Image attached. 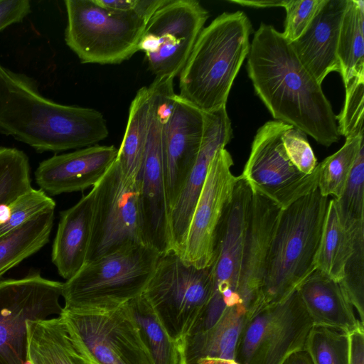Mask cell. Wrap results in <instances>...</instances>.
<instances>
[{"mask_svg":"<svg viewBox=\"0 0 364 364\" xmlns=\"http://www.w3.org/2000/svg\"><path fill=\"white\" fill-rule=\"evenodd\" d=\"M247 68L256 94L275 119L323 146L338 141L336 116L321 84L302 65L282 33L262 23L250 43Z\"/></svg>","mask_w":364,"mask_h":364,"instance_id":"obj_1","label":"cell"},{"mask_svg":"<svg viewBox=\"0 0 364 364\" xmlns=\"http://www.w3.org/2000/svg\"><path fill=\"white\" fill-rule=\"evenodd\" d=\"M0 133L39 153L94 146L109 134L99 111L53 102L41 95L34 79L1 63Z\"/></svg>","mask_w":364,"mask_h":364,"instance_id":"obj_2","label":"cell"},{"mask_svg":"<svg viewBox=\"0 0 364 364\" xmlns=\"http://www.w3.org/2000/svg\"><path fill=\"white\" fill-rule=\"evenodd\" d=\"M252 23L241 11L224 12L200 31L179 73L178 96L205 113L226 107L247 57Z\"/></svg>","mask_w":364,"mask_h":364,"instance_id":"obj_3","label":"cell"},{"mask_svg":"<svg viewBox=\"0 0 364 364\" xmlns=\"http://www.w3.org/2000/svg\"><path fill=\"white\" fill-rule=\"evenodd\" d=\"M328 203L317 188L281 209L268 250L258 310L287 299L316 269Z\"/></svg>","mask_w":364,"mask_h":364,"instance_id":"obj_4","label":"cell"},{"mask_svg":"<svg viewBox=\"0 0 364 364\" xmlns=\"http://www.w3.org/2000/svg\"><path fill=\"white\" fill-rule=\"evenodd\" d=\"M160 255L136 244L86 262L63 282V310H109L141 295Z\"/></svg>","mask_w":364,"mask_h":364,"instance_id":"obj_5","label":"cell"},{"mask_svg":"<svg viewBox=\"0 0 364 364\" xmlns=\"http://www.w3.org/2000/svg\"><path fill=\"white\" fill-rule=\"evenodd\" d=\"M213 287L212 264L198 268L171 251L159 256L142 294L179 346L200 321Z\"/></svg>","mask_w":364,"mask_h":364,"instance_id":"obj_6","label":"cell"},{"mask_svg":"<svg viewBox=\"0 0 364 364\" xmlns=\"http://www.w3.org/2000/svg\"><path fill=\"white\" fill-rule=\"evenodd\" d=\"M65 41L82 63L119 64L129 59L147 21L134 12L114 13L95 0H65Z\"/></svg>","mask_w":364,"mask_h":364,"instance_id":"obj_7","label":"cell"},{"mask_svg":"<svg viewBox=\"0 0 364 364\" xmlns=\"http://www.w3.org/2000/svg\"><path fill=\"white\" fill-rule=\"evenodd\" d=\"M313 326L296 289L246 318L235 360L239 364H284L294 353L304 350Z\"/></svg>","mask_w":364,"mask_h":364,"instance_id":"obj_8","label":"cell"},{"mask_svg":"<svg viewBox=\"0 0 364 364\" xmlns=\"http://www.w3.org/2000/svg\"><path fill=\"white\" fill-rule=\"evenodd\" d=\"M75 346L99 364H154L129 302L105 311H63Z\"/></svg>","mask_w":364,"mask_h":364,"instance_id":"obj_9","label":"cell"},{"mask_svg":"<svg viewBox=\"0 0 364 364\" xmlns=\"http://www.w3.org/2000/svg\"><path fill=\"white\" fill-rule=\"evenodd\" d=\"M252 195L248 184L239 176L218 230L212 264V296L196 332L209 328L228 308H245L240 284Z\"/></svg>","mask_w":364,"mask_h":364,"instance_id":"obj_10","label":"cell"},{"mask_svg":"<svg viewBox=\"0 0 364 364\" xmlns=\"http://www.w3.org/2000/svg\"><path fill=\"white\" fill-rule=\"evenodd\" d=\"M291 125L269 121L257 130L240 177L252 193L284 209L318 188V165L311 174L301 173L289 159L282 141Z\"/></svg>","mask_w":364,"mask_h":364,"instance_id":"obj_11","label":"cell"},{"mask_svg":"<svg viewBox=\"0 0 364 364\" xmlns=\"http://www.w3.org/2000/svg\"><path fill=\"white\" fill-rule=\"evenodd\" d=\"M63 284L38 273L0 281V364H26L28 322L62 314Z\"/></svg>","mask_w":364,"mask_h":364,"instance_id":"obj_12","label":"cell"},{"mask_svg":"<svg viewBox=\"0 0 364 364\" xmlns=\"http://www.w3.org/2000/svg\"><path fill=\"white\" fill-rule=\"evenodd\" d=\"M92 189V225L86 262L127 246L144 244L137 181H127L115 160Z\"/></svg>","mask_w":364,"mask_h":364,"instance_id":"obj_13","label":"cell"},{"mask_svg":"<svg viewBox=\"0 0 364 364\" xmlns=\"http://www.w3.org/2000/svg\"><path fill=\"white\" fill-rule=\"evenodd\" d=\"M208 16L196 0H170L151 16L138 50L155 77L179 75Z\"/></svg>","mask_w":364,"mask_h":364,"instance_id":"obj_14","label":"cell"},{"mask_svg":"<svg viewBox=\"0 0 364 364\" xmlns=\"http://www.w3.org/2000/svg\"><path fill=\"white\" fill-rule=\"evenodd\" d=\"M233 161L225 148L214 156L195 205L183 244L177 252L187 264L198 268L214 260L218 230L239 176L230 170Z\"/></svg>","mask_w":364,"mask_h":364,"instance_id":"obj_15","label":"cell"},{"mask_svg":"<svg viewBox=\"0 0 364 364\" xmlns=\"http://www.w3.org/2000/svg\"><path fill=\"white\" fill-rule=\"evenodd\" d=\"M146 144L137 178L141 231L144 245L160 255L174 251L163 160V127L150 92Z\"/></svg>","mask_w":364,"mask_h":364,"instance_id":"obj_16","label":"cell"},{"mask_svg":"<svg viewBox=\"0 0 364 364\" xmlns=\"http://www.w3.org/2000/svg\"><path fill=\"white\" fill-rule=\"evenodd\" d=\"M204 124L205 113L176 95L171 115L164 124L162 139L170 210L176 203L197 158Z\"/></svg>","mask_w":364,"mask_h":364,"instance_id":"obj_17","label":"cell"},{"mask_svg":"<svg viewBox=\"0 0 364 364\" xmlns=\"http://www.w3.org/2000/svg\"><path fill=\"white\" fill-rule=\"evenodd\" d=\"M113 145H94L55 154L41 161L35 171L40 189L48 196L82 191L93 187L115 161Z\"/></svg>","mask_w":364,"mask_h":364,"instance_id":"obj_18","label":"cell"},{"mask_svg":"<svg viewBox=\"0 0 364 364\" xmlns=\"http://www.w3.org/2000/svg\"><path fill=\"white\" fill-rule=\"evenodd\" d=\"M232 137L231 122L226 107L205 113L203 134L197 158L182 192L171 210V230L176 252L179 251L184 240L210 164L217 151L225 148Z\"/></svg>","mask_w":364,"mask_h":364,"instance_id":"obj_19","label":"cell"},{"mask_svg":"<svg viewBox=\"0 0 364 364\" xmlns=\"http://www.w3.org/2000/svg\"><path fill=\"white\" fill-rule=\"evenodd\" d=\"M280 211L269 200L252 193L240 284L247 316L259 309L268 250Z\"/></svg>","mask_w":364,"mask_h":364,"instance_id":"obj_20","label":"cell"},{"mask_svg":"<svg viewBox=\"0 0 364 364\" xmlns=\"http://www.w3.org/2000/svg\"><path fill=\"white\" fill-rule=\"evenodd\" d=\"M348 0H324L304 32L291 46L305 68L321 84L340 72L337 47Z\"/></svg>","mask_w":364,"mask_h":364,"instance_id":"obj_21","label":"cell"},{"mask_svg":"<svg viewBox=\"0 0 364 364\" xmlns=\"http://www.w3.org/2000/svg\"><path fill=\"white\" fill-rule=\"evenodd\" d=\"M94 192L60 213L52 248V262L65 280L72 278L86 262L90 246Z\"/></svg>","mask_w":364,"mask_h":364,"instance_id":"obj_22","label":"cell"},{"mask_svg":"<svg viewBox=\"0 0 364 364\" xmlns=\"http://www.w3.org/2000/svg\"><path fill=\"white\" fill-rule=\"evenodd\" d=\"M297 291L314 326L348 333L362 323L339 283L321 271H314Z\"/></svg>","mask_w":364,"mask_h":364,"instance_id":"obj_23","label":"cell"},{"mask_svg":"<svg viewBox=\"0 0 364 364\" xmlns=\"http://www.w3.org/2000/svg\"><path fill=\"white\" fill-rule=\"evenodd\" d=\"M247 316L242 306L228 308L209 328L188 336L179 344L180 364H190L205 357L235 359Z\"/></svg>","mask_w":364,"mask_h":364,"instance_id":"obj_24","label":"cell"},{"mask_svg":"<svg viewBox=\"0 0 364 364\" xmlns=\"http://www.w3.org/2000/svg\"><path fill=\"white\" fill-rule=\"evenodd\" d=\"M26 364H87L62 318L28 322Z\"/></svg>","mask_w":364,"mask_h":364,"instance_id":"obj_25","label":"cell"},{"mask_svg":"<svg viewBox=\"0 0 364 364\" xmlns=\"http://www.w3.org/2000/svg\"><path fill=\"white\" fill-rule=\"evenodd\" d=\"M150 114V93L142 87L132 100L125 132L116 161L127 181H136L141 170L146 144Z\"/></svg>","mask_w":364,"mask_h":364,"instance_id":"obj_26","label":"cell"},{"mask_svg":"<svg viewBox=\"0 0 364 364\" xmlns=\"http://www.w3.org/2000/svg\"><path fill=\"white\" fill-rule=\"evenodd\" d=\"M337 57L345 87L364 78V1L348 0L340 27Z\"/></svg>","mask_w":364,"mask_h":364,"instance_id":"obj_27","label":"cell"},{"mask_svg":"<svg viewBox=\"0 0 364 364\" xmlns=\"http://www.w3.org/2000/svg\"><path fill=\"white\" fill-rule=\"evenodd\" d=\"M358 228L353 232L346 230L340 222L334 199L330 200L316 256V269L339 282L343 277L346 264L353 252L355 235Z\"/></svg>","mask_w":364,"mask_h":364,"instance_id":"obj_28","label":"cell"},{"mask_svg":"<svg viewBox=\"0 0 364 364\" xmlns=\"http://www.w3.org/2000/svg\"><path fill=\"white\" fill-rule=\"evenodd\" d=\"M54 210H46L0 237V279L48 243L54 221Z\"/></svg>","mask_w":364,"mask_h":364,"instance_id":"obj_29","label":"cell"},{"mask_svg":"<svg viewBox=\"0 0 364 364\" xmlns=\"http://www.w3.org/2000/svg\"><path fill=\"white\" fill-rule=\"evenodd\" d=\"M129 304L154 364H180L178 343L169 336L143 294Z\"/></svg>","mask_w":364,"mask_h":364,"instance_id":"obj_30","label":"cell"},{"mask_svg":"<svg viewBox=\"0 0 364 364\" xmlns=\"http://www.w3.org/2000/svg\"><path fill=\"white\" fill-rule=\"evenodd\" d=\"M363 134L346 139L343 146L318 164V190L326 197L342 194L362 144Z\"/></svg>","mask_w":364,"mask_h":364,"instance_id":"obj_31","label":"cell"},{"mask_svg":"<svg viewBox=\"0 0 364 364\" xmlns=\"http://www.w3.org/2000/svg\"><path fill=\"white\" fill-rule=\"evenodd\" d=\"M333 199L346 230L353 232L364 225V144L360 147L342 194Z\"/></svg>","mask_w":364,"mask_h":364,"instance_id":"obj_32","label":"cell"},{"mask_svg":"<svg viewBox=\"0 0 364 364\" xmlns=\"http://www.w3.org/2000/svg\"><path fill=\"white\" fill-rule=\"evenodd\" d=\"M31 188L27 155L16 148L0 146V207Z\"/></svg>","mask_w":364,"mask_h":364,"instance_id":"obj_33","label":"cell"},{"mask_svg":"<svg viewBox=\"0 0 364 364\" xmlns=\"http://www.w3.org/2000/svg\"><path fill=\"white\" fill-rule=\"evenodd\" d=\"M304 350L312 364H349L348 336L339 331L314 326Z\"/></svg>","mask_w":364,"mask_h":364,"instance_id":"obj_34","label":"cell"},{"mask_svg":"<svg viewBox=\"0 0 364 364\" xmlns=\"http://www.w3.org/2000/svg\"><path fill=\"white\" fill-rule=\"evenodd\" d=\"M343 293L364 324V226L355 232L354 247L348 258L342 279L338 282Z\"/></svg>","mask_w":364,"mask_h":364,"instance_id":"obj_35","label":"cell"},{"mask_svg":"<svg viewBox=\"0 0 364 364\" xmlns=\"http://www.w3.org/2000/svg\"><path fill=\"white\" fill-rule=\"evenodd\" d=\"M55 202L41 189L31 188L9 205L6 221L0 225V237L6 235L39 214L55 209Z\"/></svg>","mask_w":364,"mask_h":364,"instance_id":"obj_36","label":"cell"},{"mask_svg":"<svg viewBox=\"0 0 364 364\" xmlns=\"http://www.w3.org/2000/svg\"><path fill=\"white\" fill-rule=\"evenodd\" d=\"M343 107L336 116L340 136L347 138L363 134L364 78H356L346 87Z\"/></svg>","mask_w":364,"mask_h":364,"instance_id":"obj_37","label":"cell"},{"mask_svg":"<svg viewBox=\"0 0 364 364\" xmlns=\"http://www.w3.org/2000/svg\"><path fill=\"white\" fill-rule=\"evenodd\" d=\"M323 1L286 0L283 7L287 16L282 34L288 41H294L304 32Z\"/></svg>","mask_w":364,"mask_h":364,"instance_id":"obj_38","label":"cell"},{"mask_svg":"<svg viewBox=\"0 0 364 364\" xmlns=\"http://www.w3.org/2000/svg\"><path fill=\"white\" fill-rule=\"evenodd\" d=\"M285 151L292 164L304 174H311L317 166L316 158L306 134L290 126L282 135Z\"/></svg>","mask_w":364,"mask_h":364,"instance_id":"obj_39","label":"cell"},{"mask_svg":"<svg viewBox=\"0 0 364 364\" xmlns=\"http://www.w3.org/2000/svg\"><path fill=\"white\" fill-rule=\"evenodd\" d=\"M30 12L28 0H0V31L21 22Z\"/></svg>","mask_w":364,"mask_h":364,"instance_id":"obj_40","label":"cell"},{"mask_svg":"<svg viewBox=\"0 0 364 364\" xmlns=\"http://www.w3.org/2000/svg\"><path fill=\"white\" fill-rule=\"evenodd\" d=\"M348 339L349 364H364V324L346 333Z\"/></svg>","mask_w":364,"mask_h":364,"instance_id":"obj_41","label":"cell"},{"mask_svg":"<svg viewBox=\"0 0 364 364\" xmlns=\"http://www.w3.org/2000/svg\"><path fill=\"white\" fill-rule=\"evenodd\" d=\"M230 3H235L243 6L253 8H270V7H283L286 0H228Z\"/></svg>","mask_w":364,"mask_h":364,"instance_id":"obj_42","label":"cell"},{"mask_svg":"<svg viewBox=\"0 0 364 364\" xmlns=\"http://www.w3.org/2000/svg\"><path fill=\"white\" fill-rule=\"evenodd\" d=\"M284 364H312V363L307 353L305 350H301L290 355Z\"/></svg>","mask_w":364,"mask_h":364,"instance_id":"obj_43","label":"cell"},{"mask_svg":"<svg viewBox=\"0 0 364 364\" xmlns=\"http://www.w3.org/2000/svg\"><path fill=\"white\" fill-rule=\"evenodd\" d=\"M190 364H239L235 359L205 357Z\"/></svg>","mask_w":364,"mask_h":364,"instance_id":"obj_44","label":"cell"},{"mask_svg":"<svg viewBox=\"0 0 364 364\" xmlns=\"http://www.w3.org/2000/svg\"><path fill=\"white\" fill-rule=\"evenodd\" d=\"M77 350L85 358V360L87 364H99L97 361H95L90 355L86 353L85 351H83L79 348H77Z\"/></svg>","mask_w":364,"mask_h":364,"instance_id":"obj_45","label":"cell"}]
</instances>
